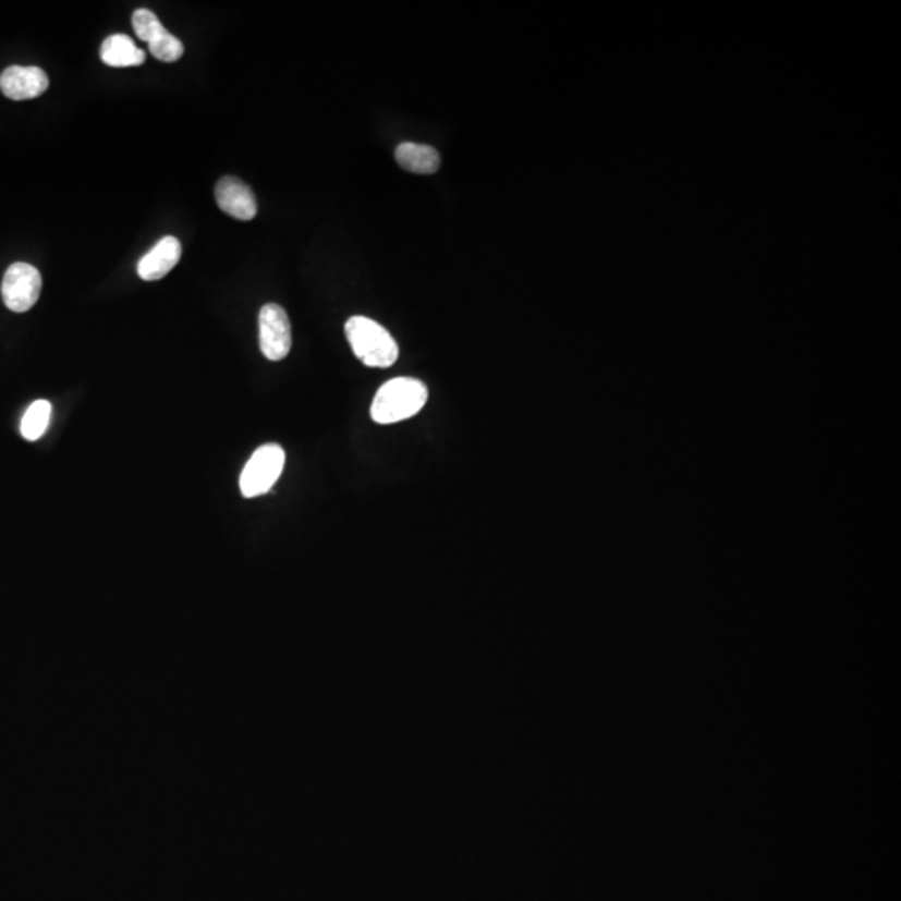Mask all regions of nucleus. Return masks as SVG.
I'll return each mask as SVG.
<instances>
[{
	"label": "nucleus",
	"mask_w": 901,
	"mask_h": 901,
	"mask_svg": "<svg viewBox=\"0 0 901 901\" xmlns=\"http://www.w3.org/2000/svg\"><path fill=\"white\" fill-rule=\"evenodd\" d=\"M182 247L179 240L168 235L159 241L137 264V275L144 281H159L166 278L181 260Z\"/></svg>",
	"instance_id": "6e6552de"
},
{
	"label": "nucleus",
	"mask_w": 901,
	"mask_h": 901,
	"mask_svg": "<svg viewBox=\"0 0 901 901\" xmlns=\"http://www.w3.org/2000/svg\"><path fill=\"white\" fill-rule=\"evenodd\" d=\"M216 203L226 215L240 221H251L257 215V200L253 190L241 179L222 178L216 184Z\"/></svg>",
	"instance_id": "423d86ee"
},
{
	"label": "nucleus",
	"mask_w": 901,
	"mask_h": 901,
	"mask_svg": "<svg viewBox=\"0 0 901 901\" xmlns=\"http://www.w3.org/2000/svg\"><path fill=\"white\" fill-rule=\"evenodd\" d=\"M49 89V77L40 68L11 65L0 74V90L11 100H29Z\"/></svg>",
	"instance_id": "0eeeda50"
},
{
	"label": "nucleus",
	"mask_w": 901,
	"mask_h": 901,
	"mask_svg": "<svg viewBox=\"0 0 901 901\" xmlns=\"http://www.w3.org/2000/svg\"><path fill=\"white\" fill-rule=\"evenodd\" d=\"M395 161L414 174H435L441 166L438 150L424 144L403 143L395 149Z\"/></svg>",
	"instance_id": "9d476101"
},
{
	"label": "nucleus",
	"mask_w": 901,
	"mask_h": 901,
	"mask_svg": "<svg viewBox=\"0 0 901 901\" xmlns=\"http://www.w3.org/2000/svg\"><path fill=\"white\" fill-rule=\"evenodd\" d=\"M50 413L52 406L49 401L39 400L31 404L22 417L21 433L27 441H37L49 428Z\"/></svg>",
	"instance_id": "9b49d317"
},
{
	"label": "nucleus",
	"mask_w": 901,
	"mask_h": 901,
	"mask_svg": "<svg viewBox=\"0 0 901 901\" xmlns=\"http://www.w3.org/2000/svg\"><path fill=\"white\" fill-rule=\"evenodd\" d=\"M132 27H134L137 37L147 44L153 42L154 39L166 33L165 25L149 9H137L132 14Z\"/></svg>",
	"instance_id": "f8f14e48"
},
{
	"label": "nucleus",
	"mask_w": 901,
	"mask_h": 901,
	"mask_svg": "<svg viewBox=\"0 0 901 901\" xmlns=\"http://www.w3.org/2000/svg\"><path fill=\"white\" fill-rule=\"evenodd\" d=\"M150 54L161 62H175L184 54V46L178 37L166 31L149 44Z\"/></svg>",
	"instance_id": "ddd939ff"
},
{
	"label": "nucleus",
	"mask_w": 901,
	"mask_h": 901,
	"mask_svg": "<svg viewBox=\"0 0 901 901\" xmlns=\"http://www.w3.org/2000/svg\"><path fill=\"white\" fill-rule=\"evenodd\" d=\"M428 403V388L413 378L385 382L370 404V417L378 424H394L416 416Z\"/></svg>",
	"instance_id": "f257e3e1"
},
{
	"label": "nucleus",
	"mask_w": 901,
	"mask_h": 901,
	"mask_svg": "<svg viewBox=\"0 0 901 901\" xmlns=\"http://www.w3.org/2000/svg\"><path fill=\"white\" fill-rule=\"evenodd\" d=\"M346 336L357 360L369 367H391L400 357V348L388 329L369 317L353 316L346 322Z\"/></svg>",
	"instance_id": "f03ea898"
},
{
	"label": "nucleus",
	"mask_w": 901,
	"mask_h": 901,
	"mask_svg": "<svg viewBox=\"0 0 901 901\" xmlns=\"http://www.w3.org/2000/svg\"><path fill=\"white\" fill-rule=\"evenodd\" d=\"M100 59L111 68H136L146 62V52L124 34H112L100 47Z\"/></svg>",
	"instance_id": "1a4fd4ad"
},
{
	"label": "nucleus",
	"mask_w": 901,
	"mask_h": 901,
	"mask_svg": "<svg viewBox=\"0 0 901 901\" xmlns=\"http://www.w3.org/2000/svg\"><path fill=\"white\" fill-rule=\"evenodd\" d=\"M259 346L269 361H282L293 346L288 313L279 304H266L259 313Z\"/></svg>",
	"instance_id": "39448f33"
},
{
	"label": "nucleus",
	"mask_w": 901,
	"mask_h": 901,
	"mask_svg": "<svg viewBox=\"0 0 901 901\" xmlns=\"http://www.w3.org/2000/svg\"><path fill=\"white\" fill-rule=\"evenodd\" d=\"M284 449L278 445L260 446L251 456L241 474L240 486L244 498H257L271 491L284 470Z\"/></svg>",
	"instance_id": "7ed1b4c3"
},
{
	"label": "nucleus",
	"mask_w": 901,
	"mask_h": 901,
	"mask_svg": "<svg viewBox=\"0 0 901 901\" xmlns=\"http://www.w3.org/2000/svg\"><path fill=\"white\" fill-rule=\"evenodd\" d=\"M42 291V278L33 264L14 263L2 281V300L14 313H27L36 306Z\"/></svg>",
	"instance_id": "20e7f679"
}]
</instances>
